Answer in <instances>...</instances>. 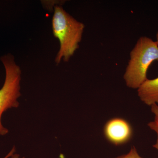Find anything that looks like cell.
<instances>
[{
    "label": "cell",
    "instance_id": "3957f363",
    "mask_svg": "<svg viewBox=\"0 0 158 158\" xmlns=\"http://www.w3.org/2000/svg\"><path fill=\"white\" fill-rule=\"evenodd\" d=\"M0 59L5 66L6 73L5 83L0 89V135L4 136L9 133V130L3 126L1 119L4 112L19 106L18 99L21 95L20 91L21 71L11 55L4 56Z\"/></svg>",
    "mask_w": 158,
    "mask_h": 158
},
{
    "label": "cell",
    "instance_id": "ba28073f",
    "mask_svg": "<svg viewBox=\"0 0 158 158\" xmlns=\"http://www.w3.org/2000/svg\"><path fill=\"white\" fill-rule=\"evenodd\" d=\"M15 147H13L12 149L11 150V151H10V152L7 155V156H5L4 158H9L10 157H11V156L13 155V154H14V153L15 152Z\"/></svg>",
    "mask_w": 158,
    "mask_h": 158
},
{
    "label": "cell",
    "instance_id": "30bf717a",
    "mask_svg": "<svg viewBox=\"0 0 158 158\" xmlns=\"http://www.w3.org/2000/svg\"><path fill=\"white\" fill-rule=\"evenodd\" d=\"M156 42L157 43L158 45V31L156 34Z\"/></svg>",
    "mask_w": 158,
    "mask_h": 158
},
{
    "label": "cell",
    "instance_id": "5b68a950",
    "mask_svg": "<svg viewBox=\"0 0 158 158\" xmlns=\"http://www.w3.org/2000/svg\"><path fill=\"white\" fill-rule=\"evenodd\" d=\"M138 93L141 101L148 106L158 105V77L147 79L138 88Z\"/></svg>",
    "mask_w": 158,
    "mask_h": 158
},
{
    "label": "cell",
    "instance_id": "8992f818",
    "mask_svg": "<svg viewBox=\"0 0 158 158\" xmlns=\"http://www.w3.org/2000/svg\"><path fill=\"white\" fill-rule=\"evenodd\" d=\"M151 106L152 112L154 114V120L149 122L148 124V126L151 129L155 131L157 135L156 142L155 144L153 145V147L155 148L158 152V105L154 104Z\"/></svg>",
    "mask_w": 158,
    "mask_h": 158
},
{
    "label": "cell",
    "instance_id": "277c9868",
    "mask_svg": "<svg viewBox=\"0 0 158 158\" xmlns=\"http://www.w3.org/2000/svg\"><path fill=\"white\" fill-rule=\"evenodd\" d=\"M104 132L108 141L116 145H121L129 141L133 134L131 125L121 118L109 120L105 125Z\"/></svg>",
    "mask_w": 158,
    "mask_h": 158
},
{
    "label": "cell",
    "instance_id": "9c48e42d",
    "mask_svg": "<svg viewBox=\"0 0 158 158\" xmlns=\"http://www.w3.org/2000/svg\"><path fill=\"white\" fill-rule=\"evenodd\" d=\"M11 158H19V155L17 154L13 155L11 157Z\"/></svg>",
    "mask_w": 158,
    "mask_h": 158
},
{
    "label": "cell",
    "instance_id": "7a4b0ae2",
    "mask_svg": "<svg viewBox=\"0 0 158 158\" xmlns=\"http://www.w3.org/2000/svg\"><path fill=\"white\" fill-rule=\"evenodd\" d=\"M130 56L123 78L128 87L138 89L147 80L150 65L154 61H158L157 44L149 37H140Z\"/></svg>",
    "mask_w": 158,
    "mask_h": 158
},
{
    "label": "cell",
    "instance_id": "6da1fadb",
    "mask_svg": "<svg viewBox=\"0 0 158 158\" xmlns=\"http://www.w3.org/2000/svg\"><path fill=\"white\" fill-rule=\"evenodd\" d=\"M85 25L65 11L60 6H54L52 28L54 36L60 43V49L55 62L59 64L62 59L68 62L79 48Z\"/></svg>",
    "mask_w": 158,
    "mask_h": 158
},
{
    "label": "cell",
    "instance_id": "52a82bcc",
    "mask_svg": "<svg viewBox=\"0 0 158 158\" xmlns=\"http://www.w3.org/2000/svg\"><path fill=\"white\" fill-rule=\"evenodd\" d=\"M115 158H143L139 155L135 146L131 148L129 152L126 154L123 155Z\"/></svg>",
    "mask_w": 158,
    "mask_h": 158
}]
</instances>
